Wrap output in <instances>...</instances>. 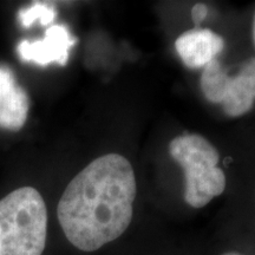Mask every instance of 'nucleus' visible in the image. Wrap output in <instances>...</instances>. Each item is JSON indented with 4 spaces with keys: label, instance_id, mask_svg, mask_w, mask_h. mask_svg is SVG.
I'll list each match as a JSON object with an SVG mask.
<instances>
[{
    "label": "nucleus",
    "instance_id": "nucleus-5",
    "mask_svg": "<svg viewBox=\"0 0 255 255\" xmlns=\"http://www.w3.org/2000/svg\"><path fill=\"white\" fill-rule=\"evenodd\" d=\"M76 44V38L64 25H51L44 39L37 41L23 40L18 45V56L25 63L46 66L50 64L66 65L70 49Z\"/></svg>",
    "mask_w": 255,
    "mask_h": 255
},
{
    "label": "nucleus",
    "instance_id": "nucleus-4",
    "mask_svg": "<svg viewBox=\"0 0 255 255\" xmlns=\"http://www.w3.org/2000/svg\"><path fill=\"white\" fill-rule=\"evenodd\" d=\"M200 84L207 100L210 103H221L227 116H242L255 103V58L247 59L235 76L228 75L215 58L203 69Z\"/></svg>",
    "mask_w": 255,
    "mask_h": 255
},
{
    "label": "nucleus",
    "instance_id": "nucleus-7",
    "mask_svg": "<svg viewBox=\"0 0 255 255\" xmlns=\"http://www.w3.org/2000/svg\"><path fill=\"white\" fill-rule=\"evenodd\" d=\"M222 37L208 28L184 32L175 41V49L190 69L205 68L223 50Z\"/></svg>",
    "mask_w": 255,
    "mask_h": 255
},
{
    "label": "nucleus",
    "instance_id": "nucleus-11",
    "mask_svg": "<svg viewBox=\"0 0 255 255\" xmlns=\"http://www.w3.org/2000/svg\"><path fill=\"white\" fill-rule=\"evenodd\" d=\"M222 255H241V254L235 253V252H229V253H225V254H222Z\"/></svg>",
    "mask_w": 255,
    "mask_h": 255
},
{
    "label": "nucleus",
    "instance_id": "nucleus-6",
    "mask_svg": "<svg viewBox=\"0 0 255 255\" xmlns=\"http://www.w3.org/2000/svg\"><path fill=\"white\" fill-rule=\"evenodd\" d=\"M30 101L26 91L18 85L13 71L0 65V127L18 131L26 123Z\"/></svg>",
    "mask_w": 255,
    "mask_h": 255
},
{
    "label": "nucleus",
    "instance_id": "nucleus-2",
    "mask_svg": "<svg viewBox=\"0 0 255 255\" xmlns=\"http://www.w3.org/2000/svg\"><path fill=\"white\" fill-rule=\"evenodd\" d=\"M47 210L33 187L0 200V255H41L46 245Z\"/></svg>",
    "mask_w": 255,
    "mask_h": 255
},
{
    "label": "nucleus",
    "instance_id": "nucleus-9",
    "mask_svg": "<svg viewBox=\"0 0 255 255\" xmlns=\"http://www.w3.org/2000/svg\"><path fill=\"white\" fill-rule=\"evenodd\" d=\"M207 15H208V7L205 4H196L191 8V18L196 25L202 23Z\"/></svg>",
    "mask_w": 255,
    "mask_h": 255
},
{
    "label": "nucleus",
    "instance_id": "nucleus-1",
    "mask_svg": "<svg viewBox=\"0 0 255 255\" xmlns=\"http://www.w3.org/2000/svg\"><path fill=\"white\" fill-rule=\"evenodd\" d=\"M136 189L132 165L124 156L94 159L72 178L57 207L70 244L94 252L119 239L132 220Z\"/></svg>",
    "mask_w": 255,
    "mask_h": 255
},
{
    "label": "nucleus",
    "instance_id": "nucleus-8",
    "mask_svg": "<svg viewBox=\"0 0 255 255\" xmlns=\"http://www.w3.org/2000/svg\"><path fill=\"white\" fill-rule=\"evenodd\" d=\"M57 15L55 6L45 4V2H34L28 7L21 8L18 12V19L20 21L21 26L25 28L31 27L36 20L43 26L52 24L55 21Z\"/></svg>",
    "mask_w": 255,
    "mask_h": 255
},
{
    "label": "nucleus",
    "instance_id": "nucleus-10",
    "mask_svg": "<svg viewBox=\"0 0 255 255\" xmlns=\"http://www.w3.org/2000/svg\"><path fill=\"white\" fill-rule=\"evenodd\" d=\"M253 39L255 43V14H254V20H253Z\"/></svg>",
    "mask_w": 255,
    "mask_h": 255
},
{
    "label": "nucleus",
    "instance_id": "nucleus-3",
    "mask_svg": "<svg viewBox=\"0 0 255 255\" xmlns=\"http://www.w3.org/2000/svg\"><path fill=\"white\" fill-rule=\"evenodd\" d=\"M171 158L184 171V200L193 208H202L226 188V176L218 167L220 154L201 135L175 137L169 144Z\"/></svg>",
    "mask_w": 255,
    "mask_h": 255
}]
</instances>
